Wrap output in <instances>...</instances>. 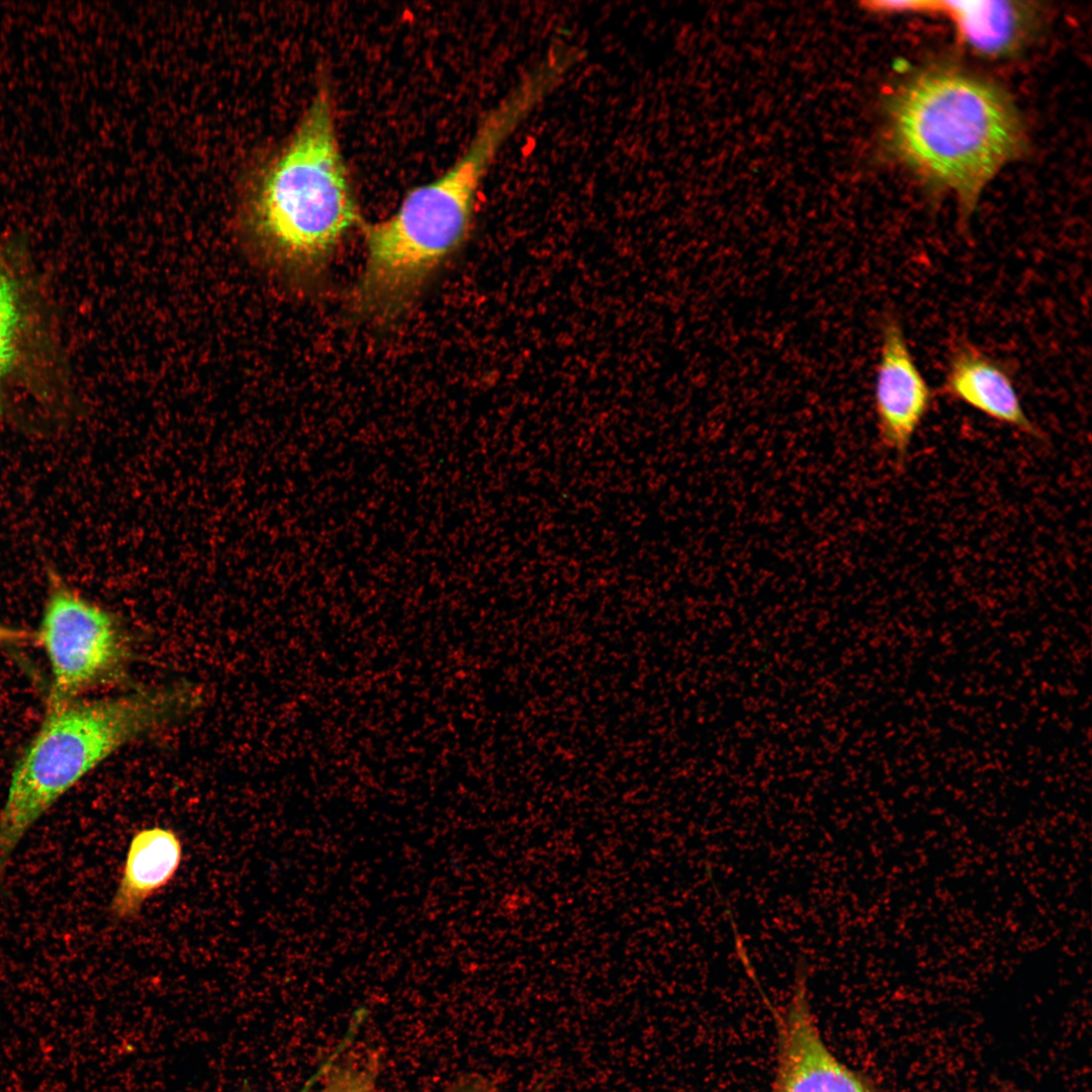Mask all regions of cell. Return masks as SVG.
<instances>
[{"label":"cell","mask_w":1092,"mask_h":1092,"mask_svg":"<svg viewBox=\"0 0 1092 1092\" xmlns=\"http://www.w3.org/2000/svg\"><path fill=\"white\" fill-rule=\"evenodd\" d=\"M182 856V841L173 829L152 826L135 832L110 902V916L116 921L136 918L145 903L173 880Z\"/></svg>","instance_id":"30bf717a"},{"label":"cell","mask_w":1092,"mask_h":1092,"mask_svg":"<svg viewBox=\"0 0 1092 1092\" xmlns=\"http://www.w3.org/2000/svg\"><path fill=\"white\" fill-rule=\"evenodd\" d=\"M932 11L945 14L961 40L986 58L1005 57L1026 39L1035 9L1017 1H932Z\"/></svg>","instance_id":"8fae6325"},{"label":"cell","mask_w":1092,"mask_h":1092,"mask_svg":"<svg viewBox=\"0 0 1092 1092\" xmlns=\"http://www.w3.org/2000/svg\"><path fill=\"white\" fill-rule=\"evenodd\" d=\"M942 391L989 419L1044 439L1023 408L1009 367L969 341H956L950 348Z\"/></svg>","instance_id":"9c48e42d"},{"label":"cell","mask_w":1092,"mask_h":1092,"mask_svg":"<svg viewBox=\"0 0 1092 1092\" xmlns=\"http://www.w3.org/2000/svg\"><path fill=\"white\" fill-rule=\"evenodd\" d=\"M524 120L517 104L498 101L454 165L411 190L389 217L365 228V262L351 293L356 313L388 323L413 303L429 278L466 241L483 178Z\"/></svg>","instance_id":"7a4b0ae2"},{"label":"cell","mask_w":1092,"mask_h":1092,"mask_svg":"<svg viewBox=\"0 0 1092 1092\" xmlns=\"http://www.w3.org/2000/svg\"><path fill=\"white\" fill-rule=\"evenodd\" d=\"M243 209L244 234L260 259L299 280L321 275L357 224L359 211L326 86L257 178Z\"/></svg>","instance_id":"3957f363"},{"label":"cell","mask_w":1092,"mask_h":1092,"mask_svg":"<svg viewBox=\"0 0 1092 1092\" xmlns=\"http://www.w3.org/2000/svg\"><path fill=\"white\" fill-rule=\"evenodd\" d=\"M798 980L786 1010L777 1015L778 1062L769 1092H875L825 1042Z\"/></svg>","instance_id":"ba28073f"},{"label":"cell","mask_w":1092,"mask_h":1092,"mask_svg":"<svg viewBox=\"0 0 1092 1092\" xmlns=\"http://www.w3.org/2000/svg\"><path fill=\"white\" fill-rule=\"evenodd\" d=\"M883 110L886 151L954 193L963 219L987 182L1022 148L1019 118L1004 92L952 66L913 75L887 96Z\"/></svg>","instance_id":"6da1fadb"},{"label":"cell","mask_w":1092,"mask_h":1092,"mask_svg":"<svg viewBox=\"0 0 1092 1092\" xmlns=\"http://www.w3.org/2000/svg\"><path fill=\"white\" fill-rule=\"evenodd\" d=\"M874 383V412L881 445L903 463L932 404L931 388L910 350L899 317L885 312Z\"/></svg>","instance_id":"52a82bcc"},{"label":"cell","mask_w":1092,"mask_h":1092,"mask_svg":"<svg viewBox=\"0 0 1092 1092\" xmlns=\"http://www.w3.org/2000/svg\"><path fill=\"white\" fill-rule=\"evenodd\" d=\"M337 1054L327 1062L324 1085L318 1092H376V1058L353 1055L336 1061Z\"/></svg>","instance_id":"7c38bea8"},{"label":"cell","mask_w":1092,"mask_h":1092,"mask_svg":"<svg viewBox=\"0 0 1092 1092\" xmlns=\"http://www.w3.org/2000/svg\"><path fill=\"white\" fill-rule=\"evenodd\" d=\"M32 636L24 629L0 624V643H14L30 639Z\"/></svg>","instance_id":"5bb4252c"},{"label":"cell","mask_w":1092,"mask_h":1092,"mask_svg":"<svg viewBox=\"0 0 1092 1092\" xmlns=\"http://www.w3.org/2000/svg\"><path fill=\"white\" fill-rule=\"evenodd\" d=\"M22 251L0 236V418L21 400L59 406L70 391L57 318Z\"/></svg>","instance_id":"5b68a950"},{"label":"cell","mask_w":1092,"mask_h":1092,"mask_svg":"<svg viewBox=\"0 0 1092 1092\" xmlns=\"http://www.w3.org/2000/svg\"><path fill=\"white\" fill-rule=\"evenodd\" d=\"M446 1092H498L495 1085L482 1076H470L454 1083Z\"/></svg>","instance_id":"4fadbf2b"},{"label":"cell","mask_w":1092,"mask_h":1092,"mask_svg":"<svg viewBox=\"0 0 1092 1092\" xmlns=\"http://www.w3.org/2000/svg\"><path fill=\"white\" fill-rule=\"evenodd\" d=\"M34 639L51 668L48 709L112 680L126 656L124 638L114 617L50 573L42 616Z\"/></svg>","instance_id":"8992f818"},{"label":"cell","mask_w":1092,"mask_h":1092,"mask_svg":"<svg viewBox=\"0 0 1092 1092\" xmlns=\"http://www.w3.org/2000/svg\"><path fill=\"white\" fill-rule=\"evenodd\" d=\"M195 705L185 687L99 700H75L46 717L13 769L0 811V885L8 861L34 822L116 749L184 715Z\"/></svg>","instance_id":"277c9868"},{"label":"cell","mask_w":1092,"mask_h":1092,"mask_svg":"<svg viewBox=\"0 0 1092 1092\" xmlns=\"http://www.w3.org/2000/svg\"><path fill=\"white\" fill-rule=\"evenodd\" d=\"M326 1064H327V1063H325V1065H324L323 1067H321V1069H320V1070H318V1071L316 1072V1074H315V1075H313V1076H312V1077H311V1078H310V1079L308 1080V1082H307V1083H306V1084H305V1085H304V1086H303V1087H302V1088H301V1089H300L299 1091H297V1092H314V1091H312V1087H313V1085L315 1084V1082H316V1081H317V1080L320 1079V1077L322 1076V1074L324 1073V1070H325V1068H326ZM315 1092H318V1091H315Z\"/></svg>","instance_id":"9a60e30c"}]
</instances>
